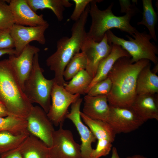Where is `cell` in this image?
<instances>
[{
	"label": "cell",
	"instance_id": "obj_1",
	"mask_svg": "<svg viewBox=\"0 0 158 158\" xmlns=\"http://www.w3.org/2000/svg\"><path fill=\"white\" fill-rule=\"evenodd\" d=\"M130 58L123 57L118 59L108 75L112 82L111 90L106 95L110 106L131 107L137 95L136 85L139 74L150 63L146 59L132 63Z\"/></svg>",
	"mask_w": 158,
	"mask_h": 158
},
{
	"label": "cell",
	"instance_id": "obj_2",
	"mask_svg": "<svg viewBox=\"0 0 158 158\" xmlns=\"http://www.w3.org/2000/svg\"><path fill=\"white\" fill-rule=\"evenodd\" d=\"M90 8L89 4L79 19L73 25L71 36H64L59 40L56 51L46 59L47 66L54 73L55 82L59 85L64 86L66 83L63 77L65 69L73 57L80 52L86 37L85 25Z\"/></svg>",
	"mask_w": 158,
	"mask_h": 158
},
{
	"label": "cell",
	"instance_id": "obj_3",
	"mask_svg": "<svg viewBox=\"0 0 158 158\" xmlns=\"http://www.w3.org/2000/svg\"><path fill=\"white\" fill-rule=\"evenodd\" d=\"M0 102L8 116L25 119L33 106L25 94L8 59L0 61Z\"/></svg>",
	"mask_w": 158,
	"mask_h": 158
},
{
	"label": "cell",
	"instance_id": "obj_4",
	"mask_svg": "<svg viewBox=\"0 0 158 158\" xmlns=\"http://www.w3.org/2000/svg\"><path fill=\"white\" fill-rule=\"evenodd\" d=\"M102 1L92 0L90 4L89 14L92 22L89 30L87 32L86 37L99 42L102 39L106 33L112 28L119 29L133 36L137 30L131 25L130 22L135 13H130L122 16H116L112 12L113 3L105 9L101 10L98 8L96 3Z\"/></svg>",
	"mask_w": 158,
	"mask_h": 158
},
{
	"label": "cell",
	"instance_id": "obj_5",
	"mask_svg": "<svg viewBox=\"0 0 158 158\" xmlns=\"http://www.w3.org/2000/svg\"><path fill=\"white\" fill-rule=\"evenodd\" d=\"M106 34L109 44L121 46L131 57L132 63L146 59L155 65L158 63V58L156 56L158 54V47L154 42H150L152 37L146 31L140 32L137 30L133 36L134 38L126 35L128 40L117 36L110 30Z\"/></svg>",
	"mask_w": 158,
	"mask_h": 158
},
{
	"label": "cell",
	"instance_id": "obj_6",
	"mask_svg": "<svg viewBox=\"0 0 158 158\" xmlns=\"http://www.w3.org/2000/svg\"><path fill=\"white\" fill-rule=\"evenodd\" d=\"M39 57L38 53L34 56L32 68L24 83L23 91L32 104H38L47 114L51 105V92L55 81L54 78L49 80L44 76Z\"/></svg>",
	"mask_w": 158,
	"mask_h": 158
},
{
	"label": "cell",
	"instance_id": "obj_7",
	"mask_svg": "<svg viewBox=\"0 0 158 158\" xmlns=\"http://www.w3.org/2000/svg\"><path fill=\"white\" fill-rule=\"evenodd\" d=\"M80 95L72 94L67 91L64 86L54 83L51 95L52 102L47 113L54 125L57 127L63 124L68 113L69 107L80 98Z\"/></svg>",
	"mask_w": 158,
	"mask_h": 158
},
{
	"label": "cell",
	"instance_id": "obj_8",
	"mask_svg": "<svg viewBox=\"0 0 158 158\" xmlns=\"http://www.w3.org/2000/svg\"><path fill=\"white\" fill-rule=\"evenodd\" d=\"M63 125L53 132L49 158H82L80 145L75 140L72 132L64 129Z\"/></svg>",
	"mask_w": 158,
	"mask_h": 158
},
{
	"label": "cell",
	"instance_id": "obj_9",
	"mask_svg": "<svg viewBox=\"0 0 158 158\" xmlns=\"http://www.w3.org/2000/svg\"><path fill=\"white\" fill-rule=\"evenodd\" d=\"M30 134L43 141L49 147L52 145L54 125L47 114L40 106H33L26 118Z\"/></svg>",
	"mask_w": 158,
	"mask_h": 158
},
{
	"label": "cell",
	"instance_id": "obj_10",
	"mask_svg": "<svg viewBox=\"0 0 158 158\" xmlns=\"http://www.w3.org/2000/svg\"><path fill=\"white\" fill-rule=\"evenodd\" d=\"M109 106V115L107 122L116 134L133 131L144 123L131 107Z\"/></svg>",
	"mask_w": 158,
	"mask_h": 158
},
{
	"label": "cell",
	"instance_id": "obj_11",
	"mask_svg": "<svg viewBox=\"0 0 158 158\" xmlns=\"http://www.w3.org/2000/svg\"><path fill=\"white\" fill-rule=\"evenodd\" d=\"M112 44L109 43L105 34L99 42H97L92 38L86 37L81 47V52L85 54L87 60L85 70L92 79L95 76L100 62L111 52Z\"/></svg>",
	"mask_w": 158,
	"mask_h": 158
},
{
	"label": "cell",
	"instance_id": "obj_12",
	"mask_svg": "<svg viewBox=\"0 0 158 158\" xmlns=\"http://www.w3.org/2000/svg\"><path fill=\"white\" fill-rule=\"evenodd\" d=\"M49 24L35 27L25 26L15 24L10 28L11 34L15 43V55L18 56L24 48L32 41H36L42 45L46 40L44 33Z\"/></svg>",
	"mask_w": 158,
	"mask_h": 158
},
{
	"label": "cell",
	"instance_id": "obj_13",
	"mask_svg": "<svg viewBox=\"0 0 158 158\" xmlns=\"http://www.w3.org/2000/svg\"><path fill=\"white\" fill-rule=\"evenodd\" d=\"M83 101L80 97L71 105V110L66 116L76 127L80 137L81 153L82 158H90L93 150L92 145L97 140L89 128L83 122L80 116V107Z\"/></svg>",
	"mask_w": 158,
	"mask_h": 158
},
{
	"label": "cell",
	"instance_id": "obj_14",
	"mask_svg": "<svg viewBox=\"0 0 158 158\" xmlns=\"http://www.w3.org/2000/svg\"><path fill=\"white\" fill-rule=\"evenodd\" d=\"M40 50L39 48L29 44L18 56L14 54L9 55L8 60L23 90L24 83L32 68L34 56Z\"/></svg>",
	"mask_w": 158,
	"mask_h": 158
},
{
	"label": "cell",
	"instance_id": "obj_15",
	"mask_svg": "<svg viewBox=\"0 0 158 158\" xmlns=\"http://www.w3.org/2000/svg\"><path fill=\"white\" fill-rule=\"evenodd\" d=\"M8 3L15 24L35 27L48 23L42 14L38 15L32 10L26 0H11Z\"/></svg>",
	"mask_w": 158,
	"mask_h": 158
},
{
	"label": "cell",
	"instance_id": "obj_16",
	"mask_svg": "<svg viewBox=\"0 0 158 158\" xmlns=\"http://www.w3.org/2000/svg\"><path fill=\"white\" fill-rule=\"evenodd\" d=\"M82 112L93 119L107 122L110 113V106L106 95L90 96L87 95L84 98Z\"/></svg>",
	"mask_w": 158,
	"mask_h": 158
},
{
	"label": "cell",
	"instance_id": "obj_17",
	"mask_svg": "<svg viewBox=\"0 0 158 158\" xmlns=\"http://www.w3.org/2000/svg\"><path fill=\"white\" fill-rule=\"evenodd\" d=\"M155 94L137 95L130 107L144 122L151 119L158 120V99Z\"/></svg>",
	"mask_w": 158,
	"mask_h": 158
},
{
	"label": "cell",
	"instance_id": "obj_18",
	"mask_svg": "<svg viewBox=\"0 0 158 158\" xmlns=\"http://www.w3.org/2000/svg\"><path fill=\"white\" fill-rule=\"evenodd\" d=\"M123 57H131L129 54L118 45L112 44V49L109 54L99 63L95 77L87 88L85 94L95 84L107 77L114 64L119 59Z\"/></svg>",
	"mask_w": 158,
	"mask_h": 158
},
{
	"label": "cell",
	"instance_id": "obj_19",
	"mask_svg": "<svg viewBox=\"0 0 158 158\" xmlns=\"http://www.w3.org/2000/svg\"><path fill=\"white\" fill-rule=\"evenodd\" d=\"M19 147L23 158H49V147L30 134Z\"/></svg>",
	"mask_w": 158,
	"mask_h": 158
},
{
	"label": "cell",
	"instance_id": "obj_20",
	"mask_svg": "<svg viewBox=\"0 0 158 158\" xmlns=\"http://www.w3.org/2000/svg\"><path fill=\"white\" fill-rule=\"evenodd\" d=\"M150 63L144 67L138 76L137 95H154L158 92V76L151 69Z\"/></svg>",
	"mask_w": 158,
	"mask_h": 158
},
{
	"label": "cell",
	"instance_id": "obj_21",
	"mask_svg": "<svg viewBox=\"0 0 158 158\" xmlns=\"http://www.w3.org/2000/svg\"><path fill=\"white\" fill-rule=\"evenodd\" d=\"M26 1L35 12L39 9L51 10L60 21L63 19V12L65 8L71 7L73 5L68 0H26Z\"/></svg>",
	"mask_w": 158,
	"mask_h": 158
},
{
	"label": "cell",
	"instance_id": "obj_22",
	"mask_svg": "<svg viewBox=\"0 0 158 158\" xmlns=\"http://www.w3.org/2000/svg\"><path fill=\"white\" fill-rule=\"evenodd\" d=\"M80 116L97 140L107 139L112 142L114 141L116 134L107 122L91 119L81 111Z\"/></svg>",
	"mask_w": 158,
	"mask_h": 158
},
{
	"label": "cell",
	"instance_id": "obj_23",
	"mask_svg": "<svg viewBox=\"0 0 158 158\" xmlns=\"http://www.w3.org/2000/svg\"><path fill=\"white\" fill-rule=\"evenodd\" d=\"M92 78L85 70L79 71L64 86L65 89L72 94H85Z\"/></svg>",
	"mask_w": 158,
	"mask_h": 158
},
{
	"label": "cell",
	"instance_id": "obj_24",
	"mask_svg": "<svg viewBox=\"0 0 158 158\" xmlns=\"http://www.w3.org/2000/svg\"><path fill=\"white\" fill-rule=\"evenodd\" d=\"M143 12L142 20L137 23L138 25H143L148 29L152 39L157 41L155 26L157 23L158 16L153 7L152 0H142Z\"/></svg>",
	"mask_w": 158,
	"mask_h": 158
},
{
	"label": "cell",
	"instance_id": "obj_25",
	"mask_svg": "<svg viewBox=\"0 0 158 158\" xmlns=\"http://www.w3.org/2000/svg\"><path fill=\"white\" fill-rule=\"evenodd\" d=\"M30 133L15 134L8 131H0V155L18 147Z\"/></svg>",
	"mask_w": 158,
	"mask_h": 158
},
{
	"label": "cell",
	"instance_id": "obj_26",
	"mask_svg": "<svg viewBox=\"0 0 158 158\" xmlns=\"http://www.w3.org/2000/svg\"><path fill=\"white\" fill-rule=\"evenodd\" d=\"M0 131H9L16 135L29 132L26 119L9 115L0 117Z\"/></svg>",
	"mask_w": 158,
	"mask_h": 158
},
{
	"label": "cell",
	"instance_id": "obj_27",
	"mask_svg": "<svg viewBox=\"0 0 158 158\" xmlns=\"http://www.w3.org/2000/svg\"><path fill=\"white\" fill-rule=\"evenodd\" d=\"M87 60L84 53L82 52L75 54L66 66L63 73L66 80H71L80 71L85 70Z\"/></svg>",
	"mask_w": 158,
	"mask_h": 158
},
{
	"label": "cell",
	"instance_id": "obj_28",
	"mask_svg": "<svg viewBox=\"0 0 158 158\" xmlns=\"http://www.w3.org/2000/svg\"><path fill=\"white\" fill-rule=\"evenodd\" d=\"M9 0H0V29H10L15 24L8 3Z\"/></svg>",
	"mask_w": 158,
	"mask_h": 158
},
{
	"label": "cell",
	"instance_id": "obj_29",
	"mask_svg": "<svg viewBox=\"0 0 158 158\" xmlns=\"http://www.w3.org/2000/svg\"><path fill=\"white\" fill-rule=\"evenodd\" d=\"M111 87V81L109 78L107 77L94 85L87 94L93 96L107 95L110 92Z\"/></svg>",
	"mask_w": 158,
	"mask_h": 158
},
{
	"label": "cell",
	"instance_id": "obj_30",
	"mask_svg": "<svg viewBox=\"0 0 158 158\" xmlns=\"http://www.w3.org/2000/svg\"><path fill=\"white\" fill-rule=\"evenodd\" d=\"M95 149H93L90 155V158H100L108 155L112 146L111 141L107 139L98 140Z\"/></svg>",
	"mask_w": 158,
	"mask_h": 158
},
{
	"label": "cell",
	"instance_id": "obj_31",
	"mask_svg": "<svg viewBox=\"0 0 158 158\" xmlns=\"http://www.w3.org/2000/svg\"><path fill=\"white\" fill-rule=\"evenodd\" d=\"M14 40L10 33V29H0V49H13Z\"/></svg>",
	"mask_w": 158,
	"mask_h": 158
},
{
	"label": "cell",
	"instance_id": "obj_32",
	"mask_svg": "<svg viewBox=\"0 0 158 158\" xmlns=\"http://www.w3.org/2000/svg\"><path fill=\"white\" fill-rule=\"evenodd\" d=\"M92 0H73L75 6L70 18L75 22L78 20L84 11L87 5Z\"/></svg>",
	"mask_w": 158,
	"mask_h": 158
},
{
	"label": "cell",
	"instance_id": "obj_33",
	"mask_svg": "<svg viewBox=\"0 0 158 158\" xmlns=\"http://www.w3.org/2000/svg\"><path fill=\"white\" fill-rule=\"evenodd\" d=\"M133 4H131L129 0H120L119 1L121 6V12L126 13L131 12L136 13L138 11V9L136 6L135 4L137 2L136 0H132Z\"/></svg>",
	"mask_w": 158,
	"mask_h": 158
},
{
	"label": "cell",
	"instance_id": "obj_34",
	"mask_svg": "<svg viewBox=\"0 0 158 158\" xmlns=\"http://www.w3.org/2000/svg\"><path fill=\"white\" fill-rule=\"evenodd\" d=\"M19 147L0 154V158H23Z\"/></svg>",
	"mask_w": 158,
	"mask_h": 158
},
{
	"label": "cell",
	"instance_id": "obj_35",
	"mask_svg": "<svg viewBox=\"0 0 158 158\" xmlns=\"http://www.w3.org/2000/svg\"><path fill=\"white\" fill-rule=\"evenodd\" d=\"M15 50L14 49H0V57L5 54L15 55Z\"/></svg>",
	"mask_w": 158,
	"mask_h": 158
},
{
	"label": "cell",
	"instance_id": "obj_36",
	"mask_svg": "<svg viewBox=\"0 0 158 158\" xmlns=\"http://www.w3.org/2000/svg\"><path fill=\"white\" fill-rule=\"evenodd\" d=\"M8 116V114L6 107L0 102V117H5Z\"/></svg>",
	"mask_w": 158,
	"mask_h": 158
},
{
	"label": "cell",
	"instance_id": "obj_37",
	"mask_svg": "<svg viewBox=\"0 0 158 158\" xmlns=\"http://www.w3.org/2000/svg\"><path fill=\"white\" fill-rule=\"evenodd\" d=\"M111 158H121L119 157L117 150L115 147L112 148Z\"/></svg>",
	"mask_w": 158,
	"mask_h": 158
},
{
	"label": "cell",
	"instance_id": "obj_38",
	"mask_svg": "<svg viewBox=\"0 0 158 158\" xmlns=\"http://www.w3.org/2000/svg\"><path fill=\"white\" fill-rule=\"evenodd\" d=\"M126 158H147V157L140 154H135L130 156H128Z\"/></svg>",
	"mask_w": 158,
	"mask_h": 158
},
{
	"label": "cell",
	"instance_id": "obj_39",
	"mask_svg": "<svg viewBox=\"0 0 158 158\" xmlns=\"http://www.w3.org/2000/svg\"><path fill=\"white\" fill-rule=\"evenodd\" d=\"M152 71L153 73H157L158 71V63L155 64V66H154L153 70H152Z\"/></svg>",
	"mask_w": 158,
	"mask_h": 158
}]
</instances>
